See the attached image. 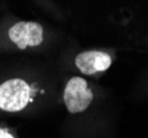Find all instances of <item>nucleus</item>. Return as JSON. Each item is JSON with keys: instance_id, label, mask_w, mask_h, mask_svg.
Listing matches in <instances>:
<instances>
[{"instance_id": "obj_5", "label": "nucleus", "mask_w": 148, "mask_h": 138, "mask_svg": "<svg viewBox=\"0 0 148 138\" xmlns=\"http://www.w3.org/2000/svg\"><path fill=\"white\" fill-rule=\"evenodd\" d=\"M0 138H17V136L10 127L0 123Z\"/></svg>"}, {"instance_id": "obj_3", "label": "nucleus", "mask_w": 148, "mask_h": 138, "mask_svg": "<svg viewBox=\"0 0 148 138\" xmlns=\"http://www.w3.org/2000/svg\"><path fill=\"white\" fill-rule=\"evenodd\" d=\"M8 36L18 49L25 50L28 48L38 46L43 41V28L38 22L21 21L9 29Z\"/></svg>"}, {"instance_id": "obj_1", "label": "nucleus", "mask_w": 148, "mask_h": 138, "mask_svg": "<svg viewBox=\"0 0 148 138\" xmlns=\"http://www.w3.org/2000/svg\"><path fill=\"white\" fill-rule=\"evenodd\" d=\"M33 89L22 79H10L0 84V109L16 113L25 109L32 100Z\"/></svg>"}, {"instance_id": "obj_4", "label": "nucleus", "mask_w": 148, "mask_h": 138, "mask_svg": "<svg viewBox=\"0 0 148 138\" xmlns=\"http://www.w3.org/2000/svg\"><path fill=\"white\" fill-rule=\"evenodd\" d=\"M111 64V57L102 51H85L75 57V65L85 75L106 71Z\"/></svg>"}, {"instance_id": "obj_2", "label": "nucleus", "mask_w": 148, "mask_h": 138, "mask_svg": "<svg viewBox=\"0 0 148 138\" xmlns=\"http://www.w3.org/2000/svg\"><path fill=\"white\" fill-rule=\"evenodd\" d=\"M63 100L70 113H81L90 106L93 100V93L84 79L75 76L66 83Z\"/></svg>"}]
</instances>
